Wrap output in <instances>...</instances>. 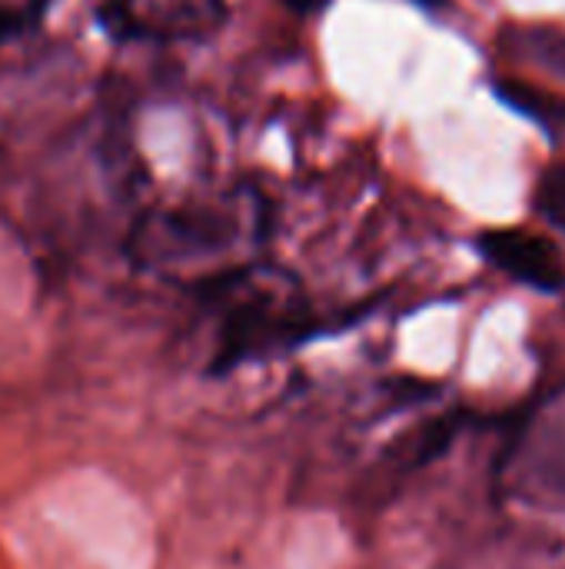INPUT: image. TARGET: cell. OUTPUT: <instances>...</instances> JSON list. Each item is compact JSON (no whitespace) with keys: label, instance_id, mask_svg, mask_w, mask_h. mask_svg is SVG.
I'll return each instance as SVG.
<instances>
[{"label":"cell","instance_id":"cell-7","mask_svg":"<svg viewBox=\"0 0 565 569\" xmlns=\"http://www.w3.org/2000/svg\"><path fill=\"white\" fill-rule=\"evenodd\" d=\"M533 203L549 227L565 233V163H553L549 170H543Z\"/></svg>","mask_w":565,"mask_h":569},{"label":"cell","instance_id":"cell-5","mask_svg":"<svg viewBox=\"0 0 565 569\" xmlns=\"http://www.w3.org/2000/svg\"><path fill=\"white\" fill-rule=\"evenodd\" d=\"M496 97L513 107L516 113L536 120L546 133L559 137L565 130V100L543 90V87H533V83H523V80H509V77H496Z\"/></svg>","mask_w":565,"mask_h":569},{"label":"cell","instance_id":"cell-2","mask_svg":"<svg viewBox=\"0 0 565 569\" xmlns=\"http://www.w3.org/2000/svg\"><path fill=\"white\" fill-rule=\"evenodd\" d=\"M226 20V0H100L97 23L117 43L203 40Z\"/></svg>","mask_w":565,"mask_h":569},{"label":"cell","instance_id":"cell-6","mask_svg":"<svg viewBox=\"0 0 565 569\" xmlns=\"http://www.w3.org/2000/svg\"><path fill=\"white\" fill-rule=\"evenodd\" d=\"M516 60L536 63L556 77H565V30L559 27H513L503 37Z\"/></svg>","mask_w":565,"mask_h":569},{"label":"cell","instance_id":"cell-1","mask_svg":"<svg viewBox=\"0 0 565 569\" xmlns=\"http://www.w3.org/2000/svg\"><path fill=\"white\" fill-rule=\"evenodd\" d=\"M266 203L256 193H226L220 200L183 203L147 213L130 233V257L140 267H186L216 260L246 240L263 237Z\"/></svg>","mask_w":565,"mask_h":569},{"label":"cell","instance_id":"cell-3","mask_svg":"<svg viewBox=\"0 0 565 569\" xmlns=\"http://www.w3.org/2000/svg\"><path fill=\"white\" fill-rule=\"evenodd\" d=\"M300 327V317L293 307H286L283 300L270 297V293H233L226 320H223V333H220V360L233 363L243 360L263 347H273L276 340L293 337Z\"/></svg>","mask_w":565,"mask_h":569},{"label":"cell","instance_id":"cell-4","mask_svg":"<svg viewBox=\"0 0 565 569\" xmlns=\"http://www.w3.org/2000/svg\"><path fill=\"white\" fill-rule=\"evenodd\" d=\"M480 253L500 267L503 273H509L513 280L556 293L565 287V260L559 250L529 230L519 227H503V230H486L480 233Z\"/></svg>","mask_w":565,"mask_h":569},{"label":"cell","instance_id":"cell-8","mask_svg":"<svg viewBox=\"0 0 565 569\" xmlns=\"http://www.w3.org/2000/svg\"><path fill=\"white\" fill-rule=\"evenodd\" d=\"M293 13H316V10H323L330 0H283Z\"/></svg>","mask_w":565,"mask_h":569},{"label":"cell","instance_id":"cell-9","mask_svg":"<svg viewBox=\"0 0 565 569\" xmlns=\"http://www.w3.org/2000/svg\"><path fill=\"white\" fill-rule=\"evenodd\" d=\"M420 3H430V7H443V0H420Z\"/></svg>","mask_w":565,"mask_h":569}]
</instances>
